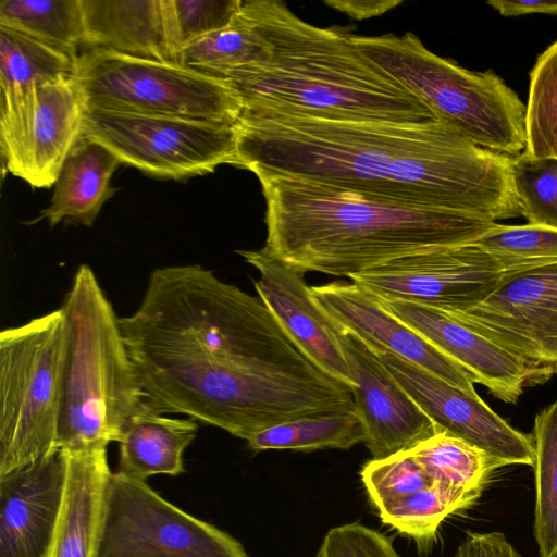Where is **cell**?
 I'll use <instances>...</instances> for the list:
<instances>
[{"label":"cell","instance_id":"obj_1","mask_svg":"<svg viewBox=\"0 0 557 557\" xmlns=\"http://www.w3.org/2000/svg\"><path fill=\"white\" fill-rule=\"evenodd\" d=\"M146 401L249 440L299 418L348 409L354 392L321 371L259 296L199 264L153 270L119 319Z\"/></svg>","mask_w":557,"mask_h":557},{"label":"cell","instance_id":"obj_2","mask_svg":"<svg viewBox=\"0 0 557 557\" xmlns=\"http://www.w3.org/2000/svg\"><path fill=\"white\" fill-rule=\"evenodd\" d=\"M236 127V166L256 175L292 176L494 222L521 216L512 158L476 146L437 120L242 113Z\"/></svg>","mask_w":557,"mask_h":557},{"label":"cell","instance_id":"obj_3","mask_svg":"<svg viewBox=\"0 0 557 557\" xmlns=\"http://www.w3.org/2000/svg\"><path fill=\"white\" fill-rule=\"evenodd\" d=\"M256 176L267 203L262 250L302 274L350 278L394 259L475 243L497 223L292 176Z\"/></svg>","mask_w":557,"mask_h":557},{"label":"cell","instance_id":"obj_4","mask_svg":"<svg viewBox=\"0 0 557 557\" xmlns=\"http://www.w3.org/2000/svg\"><path fill=\"white\" fill-rule=\"evenodd\" d=\"M242 14L270 50L267 61L227 74L243 113L330 120L424 122L431 111L339 27H319L277 0L243 1Z\"/></svg>","mask_w":557,"mask_h":557},{"label":"cell","instance_id":"obj_5","mask_svg":"<svg viewBox=\"0 0 557 557\" xmlns=\"http://www.w3.org/2000/svg\"><path fill=\"white\" fill-rule=\"evenodd\" d=\"M61 309L69 348L57 447L107 448L146 401L120 318L87 264L77 269Z\"/></svg>","mask_w":557,"mask_h":557},{"label":"cell","instance_id":"obj_6","mask_svg":"<svg viewBox=\"0 0 557 557\" xmlns=\"http://www.w3.org/2000/svg\"><path fill=\"white\" fill-rule=\"evenodd\" d=\"M352 39L435 120L484 149L510 158L525 150V103L494 71L467 70L431 52L411 33Z\"/></svg>","mask_w":557,"mask_h":557},{"label":"cell","instance_id":"obj_7","mask_svg":"<svg viewBox=\"0 0 557 557\" xmlns=\"http://www.w3.org/2000/svg\"><path fill=\"white\" fill-rule=\"evenodd\" d=\"M67 348L61 308L0 333V476L58 450Z\"/></svg>","mask_w":557,"mask_h":557},{"label":"cell","instance_id":"obj_8","mask_svg":"<svg viewBox=\"0 0 557 557\" xmlns=\"http://www.w3.org/2000/svg\"><path fill=\"white\" fill-rule=\"evenodd\" d=\"M73 78L87 107L236 125L242 102L230 84L175 61L86 49Z\"/></svg>","mask_w":557,"mask_h":557},{"label":"cell","instance_id":"obj_9","mask_svg":"<svg viewBox=\"0 0 557 557\" xmlns=\"http://www.w3.org/2000/svg\"><path fill=\"white\" fill-rule=\"evenodd\" d=\"M236 125L86 106L83 135L147 175L184 180L212 173L221 164L236 166Z\"/></svg>","mask_w":557,"mask_h":557},{"label":"cell","instance_id":"obj_10","mask_svg":"<svg viewBox=\"0 0 557 557\" xmlns=\"http://www.w3.org/2000/svg\"><path fill=\"white\" fill-rule=\"evenodd\" d=\"M94 557H249L231 534L112 472Z\"/></svg>","mask_w":557,"mask_h":557},{"label":"cell","instance_id":"obj_11","mask_svg":"<svg viewBox=\"0 0 557 557\" xmlns=\"http://www.w3.org/2000/svg\"><path fill=\"white\" fill-rule=\"evenodd\" d=\"M86 101L72 75L38 82L24 95L0 100L3 166L32 187L54 185L83 135Z\"/></svg>","mask_w":557,"mask_h":557},{"label":"cell","instance_id":"obj_12","mask_svg":"<svg viewBox=\"0 0 557 557\" xmlns=\"http://www.w3.org/2000/svg\"><path fill=\"white\" fill-rule=\"evenodd\" d=\"M503 273L491 255L471 243L394 259L349 280L377 298L448 313L480 305L495 289Z\"/></svg>","mask_w":557,"mask_h":557},{"label":"cell","instance_id":"obj_13","mask_svg":"<svg viewBox=\"0 0 557 557\" xmlns=\"http://www.w3.org/2000/svg\"><path fill=\"white\" fill-rule=\"evenodd\" d=\"M445 314L510 354L557 373V263L504 272L480 305Z\"/></svg>","mask_w":557,"mask_h":557},{"label":"cell","instance_id":"obj_14","mask_svg":"<svg viewBox=\"0 0 557 557\" xmlns=\"http://www.w3.org/2000/svg\"><path fill=\"white\" fill-rule=\"evenodd\" d=\"M370 347L438 432L482 449L502 467L534 465L532 434L512 428L478 393L469 394L386 349Z\"/></svg>","mask_w":557,"mask_h":557},{"label":"cell","instance_id":"obj_15","mask_svg":"<svg viewBox=\"0 0 557 557\" xmlns=\"http://www.w3.org/2000/svg\"><path fill=\"white\" fill-rule=\"evenodd\" d=\"M360 476L382 521L413 540L421 556L432 550L441 523L479 498L435 480L409 450L369 460Z\"/></svg>","mask_w":557,"mask_h":557},{"label":"cell","instance_id":"obj_16","mask_svg":"<svg viewBox=\"0 0 557 557\" xmlns=\"http://www.w3.org/2000/svg\"><path fill=\"white\" fill-rule=\"evenodd\" d=\"M334 329L356 382V409L372 459L410 450L438 433L433 421L396 381L379 355L354 333Z\"/></svg>","mask_w":557,"mask_h":557},{"label":"cell","instance_id":"obj_17","mask_svg":"<svg viewBox=\"0 0 557 557\" xmlns=\"http://www.w3.org/2000/svg\"><path fill=\"white\" fill-rule=\"evenodd\" d=\"M375 298L387 312L466 369L476 383L505 403H517L525 387L542 384L555 374L548 368L510 354L441 311L413 302Z\"/></svg>","mask_w":557,"mask_h":557},{"label":"cell","instance_id":"obj_18","mask_svg":"<svg viewBox=\"0 0 557 557\" xmlns=\"http://www.w3.org/2000/svg\"><path fill=\"white\" fill-rule=\"evenodd\" d=\"M311 296L335 327L349 331L368 345L386 349L469 394H476V381L466 369L387 312L359 285L341 281L314 285Z\"/></svg>","mask_w":557,"mask_h":557},{"label":"cell","instance_id":"obj_19","mask_svg":"<svg viewBox=\"0 0 557 557\" xmlns=\"http://www.w3.org/2000/svg\"><path fill=\"white\" fill-rule=\"evenodd\" d=\"M259 272L257 295L298 348L325 374L356 387L333 323L311 296L304 274L260 250H237Z\"/></svg>","mask_w":557,"mask_h":557},{"label":"cell","instance_id":"obj_20","mask_svg":"<svg viewBox=\"0 0 557 557\" xmlns=\"http://www.w3.org/2000/svg\"><path fill=\"white\" fill-rule=\"evenodd\" d=\"M64 480L61 449L0 476V557H45Z\"/></svg>","mask_w":557,"mask_h":557},{"label":"cell","instance_id":"obj_21","mask_svg":"<svg viewBox=\"0 0 557 557\" xmlns=\"http://www.w3.org/2000/svg\"><path fill=\"white\" fill-rule=\"evenodd\" d=\"M61 450L65 460L64 491L45 557H94L112 474L108 451Z\"/></svg>","mask_w":557,"mask_h":557},{"label":"cell","instance_id":"obj_22","mask_svg":"<svg viewBox=\"0 0 557 557\" xmlns=\"http://www.w3.org/2000/svg\"><path fill=\"white\" fill-rule=\"evenodd\" d=\"M84 46L127 55L174 61L162 0H79Z\"/></svg>","mask_w":557,"mask_h":557},{"label":"cell","instance_id":"obj_23","mask_svg":"<svg viewBox=\"0 0 557 557\" xmlns=\"http://www.w3.org/2000/svg\"><path fill=\"white\" fill-rule=\"evenodd\" d=\"M120 164L107 147L82 135L62 165L50 205L36 221L45 219L50 226L61 222L91 226L115 194L110 181Z\"/></svg>","mask_w":557,"mask_h":557},{"label":"cell","instance_id":"obj_24","mask_svg":"<svg viewBox=\"0 0 557 557\" xmlns=\"http://www.w3.org/2000/svg\"><path fill=\"white\" fill-rule=\"evenodd\" d=\"M197 431L194 418L166 417L145 401L128 420L119 442L115 472L143 482L156 474L183 473L184 453Z\"/></svg>","mask_w":557,"mask_h":557},{"label":"cell","instance_id":"obj_25","mask_svg":"<svg viewBox=\"0 0 557 557\" xmlns=\"http://www.w3.org/2000/svg\"><path fill=\"white\" fill-rule=\"evenodd\" d=\"M366 434L356 408L299 418L269 428L247 440L252 451H313L325 448L348 449L364 443Z\"/></svg>","mask_w":557,"mask_h":557},{"label":"cell","instance_id":"obj_26","mask_svg":"<svg viewBox=\"0 0 557 557\" xmlns=\"http://www.w3.org/2000/svg\"><path fill=\"white\" fill-rule=\"evenodd\" d=\"M0 25L51 47L74 62L84 45L79 0H1Z\"/></svg>","mask_w":557,"mask_h":557},{"label":"cell","instance_id":"obj_27","mask_svg":"<svg viewBox=\"0 0 557 557\" xmlns=\"http://www.w3.org/2000/svg\"><path fill=\"white\" fill-rule=\"evenodd\" d=\"M66 54L10 27L0 25V99L30 90L38 82L73 75Z\"/></svg>","mask_w":557,"mask_h":557},{"label":"cell","instance_id":"obj_28","mask_svg":"<svg viewBox=\"0 0 557 557\" xmlns=\"http://www.w3.org/2000/svg\"><path fill=\"white\" fill-rule=\"evenodd\" d=\"M269 57L268 45L239 12L227 26L186 46L176 62L223 78L233 71L264 62Z\"/></svg>","mask_w":557,"mask_h":557},{"label":"cell","instance_id":"obj_29","mask_svg":"<svg viewBox=\"0 0 557 557\" xmlns=\"http://www.w3.org/2000/svg\"><path fill=\"white\" fill-rule=\"evenodd\" d=\"M437 481L480 497L502 465L482 449L438 432L409 450Z\"/></svg>","mask_w":557,"mask_h":557},{"label":"cell","instance_id":"obj_30","mask_svg":"<svg viewBox=\"0 0 557 557\" xmlns=\"http://www.w3.org/2000/svg\"><path fill=\"white\" fill-rule=\"evenodd\" d=\"M535 510L533 533L540 557H557V400L534 419Z\"/></svg>","mask_w":557,"mask_h":557},{"label":"cell","instance_id":"obj_31","mask_svg":"<svg viewBox=\"0 0 557 557\" xmlns=\"http://www.w3.org/2000/svg\"><path fill=\"white\" fill-rule=\"evenodd\" d=\"M525 132V153L557 159V40L537 57L530 72Z\"/></svg>","mask_w":557,"mask_h":557},{"label":"cell","instance_id":"obj_32","mask_svg":"<svg viewBox=\"0 0 557 557\" xmlns=\"http://www.w3.org/2000/svg\"><path fill=\"white\" fill-rule=\"evenodd\" d=\"M504 272L529 270L557 263V228L495 223L475 242Z\"/></svg>","mask_w":557,"mask_h":557},{"label":"cell","instance_id":"obj_33","mask_svg":"<svg viewBox=\"0 0 557 557\" xmlns=\"http://www.w3.org/2000/svg\"><path fill=\"white\" fill-rule=\"evenodd\" d=\"M242 0H162L168 44L176 62L193 41L219 30L239 14Z\"/></svg>","mask_w":557,"mask_h":557},{"label":"cell","instance_id":"obj_34","mask_svg":"<svg viewBox=\"0 0 557 557\" xmlns=\"http://www.w3.org/2000/svg\"><path fill=\"white\" fill-rule=\"evenodd\" d=\"M512 181L528 223L557 228V159L533 158L524 151L512 158Z\"/></svg>","mask_w":557,"mask_h":557},{"label":"cell","instance_id":"obj_35","mask_svg":"<svg viewBox=\"0 0 557 557\" xmlns=\"http://www.w3.org/2000/svg\"><path fill=\"white\" fill-rule=\"evenodd\" d=\"M315 557L400 556L388 537L359 522H351L330 529Z\"/></svg>","mask_w":557,"mask_h":557},{"label":"cell","instance_id":"obj_36","mask_svg":"<svg viewBox=\"0 0 557 557\" xmlns=\"http://www.w3.org/2000/svg\"><path fill=\"white\" fill-rule=\"evenodd\" d=\"M453 557H521V555L502 532L468 531Z\"/></svg>","mask_w":557,"mask_h":557},{"label":"cell","instance_id":"obj_37","mask_svg":"<svg viewBox=\"0 0 557 557\" xmlns=\"http://www.w3.org/2000/svg\"><path fill=\"white\" fill-rule=\"evenodd\" d=\"M325 3L355 20L380 16L401 3L400 0H327Z\"/></svg>","mask_w":557,"mask_h":557},{"label":"cell","instance_id":"obj_38","mask_svg":"<svg viewBox=\"0 0 557 557\" xmlns=\"http://www.w3.org/2000/svg\"><path fill=\"white\" fill-rule=\"evenodd\" d=\"M486 3L505 17L534 13L557 15V0H488Z\"/></svg>","mask_w":557,"mask_h":557}]
</instances>
